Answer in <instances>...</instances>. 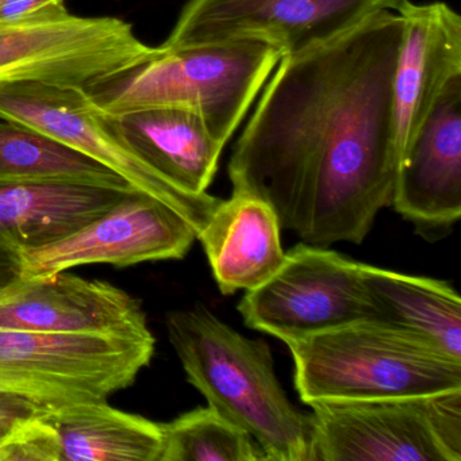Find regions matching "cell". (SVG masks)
<instances>
[{
	"label": "cell",
	"instance_id": "22",
	"mask_svg": "<svg viewBox=\"0 0 461 461\" xmlns=\"http://www.w3.org/2000/svg\"><path fill=\"white\" fill-rule=\"evenodd\" d=\"M42 411L18 420L0 439V461H60V438Z\"/></svg>",
	"mask_w": 461,
	"mask_h": 461
},
{
	"label": "cell",
	"instance_id": "8",
	"mask_svg": "<svg viewBox=\"0 0 461 461\" xmlns=\"http://www.w3.org/2000/svg\"><path fill=\"white\" fill-rule=\"evenodd\" d=\"M125 21L67 14L0 23V83L39 82L85 90L96 80L152 59Z\"/></svg>",
	"mask_w": 461,
	"mask_h": 461
},
{
	"label": "cell",
	"instance_id": "18",
	"mask_svg": "<svg viewBox=\"0 0 461 461\" xmlns=\"http://www.w3.org/2000/svg\"><path fill=\"white\" fill-rule=\"evenodd\" d=\"M375 320L461 361V299L447 282L361 263Z\"/></svg>",
	"mask_w": 461,
	"mask_h": 461
},
{
	"label": "cell",
	"instance_id": "10",
	"mask_svg": "<svg viewBox=\"0 0 461 461\" xmlns=\"http://www.w3.org/2000/svg\"><path fill=\"white\" fill-rule=\"evenodd\" d=\"M237 309L248 328L283 342L374 318L361 263L304 242L285 252L282 267L247 291Z\"/></svg>",
	"mask_w": 461,
	"mask_h": 461
},
{
	"label": "cell",
	"instance_id": "14",
	"mask_svg": "<svg viewBox=\"0 0 461 461\" xmlns=\"http://www.w3.org/2000/svg\"><path fill=\"white\" fill-rule=\"evenodd\" d=\"M403 41L393 83V129L398 158L438 101L461 75V18L447 5H414L399 10Z\"/></svg>",
	"mask_w": 461,
	"mask_h": 461
},
{
	"label": "cell",
	"instance_id": "13",
	"mask_svg": "<svg viewBox=\"0 0 461 461\" xmlns=\"http://www.w3.org/2000/svg\"><path fill=\"white\" fill-rule=\"evenodd\" d=\"M0 328L39 333L148 336L141 303L122 288L64 271L0 293Z\"/></svg>",
	"mask_w": 461,
	"mask_h": 461
},
{
	"label": "cell",
	"instance_id": "23",
	"mask_svg": "<svg viewBox=\"0 0 461 461\" xmlns=\"http://www.w3.org/2000/svg\"><path fill=\"white\" fill-rule=\"evenodd\" d=\"M64 0H5L0 4V23H20L67 14Z\"/></svg>",
	"mask_w": 461,
	"mask_h": 461
},
{
	"label": "cell",
	"instance_id": "5",
	"mask_svg": "<svg viewBox=\"0 0 461 461\" xmlns=\"http://www.w3.org/2000/svg\"><path fill=\"white\" fill-rule=\"evenodd\" d=\"M155 337L39 333L0 328V393L40 406L107 401L133 384L155 355Z\"/></svg>",
	"mask_w": 461,
	"mask_h": 461
},
{
	"label": "cell",
	"instance_id": "3",
	"mask_svg": "<svg viewBox=\"0 0 461 461\" xmlns=\"http://www.w3.org/2000/svg\"><path fill=\"white\" fill-rule=\"evenodd\" d=\"M282 55L252 40L167 50L85 88L104 114L152 106H183L202 115L214 139L228 144Z\"/></svg>",
	"mask_w": 461,
	"mask_h": 461
},
{
	"label": "cell",
	"instance_id": "6",
	"mask_svg": "<svg viewBox=\"0 0 461 461\" xmlns=\"http://www.w3.org/2000/svg\"><path fill=\"white\" fill-rule=\"evenodd\" d=\"M309 406L317 461L461 460V391Z\"/></svg>",
	"mask_w": 461,
	"mask_h": 461
},
{
	"label": "cell",
	"instance_id": "26",
	"mask_svg": "<svg viewBox=\"0 0 461 461\" xmlns=\"http://www.w3.org/2000/svg\"><path fill=\"white\" fill-rule=\"evenodd\" d=\"M5 0H0V4H4Z\"/></svg>",
	"mask_w": 461,
	"mask_h": 461
},
{
	"label": "cell",
	"instance_id": "7",
	"mask_svg": "<svg viewBox=\"0 0 461 461\" xmlns=\"http://www.w3.org/2000/svg\"><path fill=\"white\" fill-rule=\"evenodd\" d=\"M0 118L50 134L113 169L131 187L179 212L198 234L221 199L193 195L169 185L145 166L122 141L82 88L39 82L0 83Z\"/></svg>",
	"mask_w": 461,
	"mask_h": 461
},
{
	"label": "cell",
	"instance_id": "11",
	"mask_svg": "<svg viewBox=\"0 0 461 461\" xmlns=\"http://www.w3.org/2000/svg\"><path fill=\"white\" fill-rule=\"evenodd\" d=\"M195 241V229L179 212L134 191L69 236L23 249V277L50 276L87 264L125 268L145 261L180 260Z\"/></svg>",
	"mask_w": 461,
	"mask_h": 461
},
{
	"label": "cell",
	"instance_id": "12",
	"mask_svg": "<svg viewBox=\"0 0 461 461\" xmlns=\"http://www.w3.org/2000/svg\"><path fill=\"white\" fill-rule=\"evenodd\" d=\"M391 206L426 241L461 217V75L445 87L396 164Z\"/></svg>",
	"mask_w": 461,
	"mask_h": 461
},
{
	"label": "cell",
	"instance_id": "21",
	"mask_svg": "<svg viewBox=\"0 0 461 461\" xmlns=\"http://www.w3.org/2000/svg\"><path fill=\"white\" fill-rule=\"evenodd\" d=\"M160 461H266L258 442L218 414L212 407H198L161 423Z\"/></svg>",
	"mask_w": 461,
	"mask_h": 461
},
{
	"label": "cell",
	"instance_id": "2",
	"mask_svg": "<svg viewBox=\"0 0 461 461\" xmlns=\"http://www.w3.org/2000/svg\"><path fill=\"white\" fill-rule=\"evenodd\" d=\"M167 331L188 382L267 460L317 461L312 415L283 390L268 344L242 336L203 304L169 312Z\"/></svg>",
	"mask_w": 461,
	"mask_h": 461
},
{
	"label": "cell",
	"instance_id": "1",
	"mask_svg": "<svg viewBox=\"0 0 461 461\" xmlns=\"http://www.w3.org/2000/svg\"><path fill=\"white\" fill-rule=\"evenodd\" d=\"M403 34L399 13L380 12L280 59L237 140L233 191L268 202L282 229L304 244L360 245L391 206L393 83Z\"/></svg>",
	"mask_w": 461,
	"mask_h": 461
},
{
	"label": "cell",
	"instance_id": "9",
	"mask_svg": "<svg viewBox=\"0 0 461 461\" xmlns=\"http://www.w3.org/2000/svg\"><path fill=\"white\" fill-rule=\"evenodd\" d=\"M406 0H190L164 42L167 50L252 40L282 58L325 44Z\"/></svg>",
	"mask_w": 461,
	"mask_h": 461
},
{
	"label": "cell",
	"instance_id": "24",
	"mask_svg": "<svg viewBox=\"0 0 461 461\" xmlns=\"http://www.w3.org/2000/svg\"><path fill=\"white\" fill-rule=\"evenodd\" d=\"M45 407L12 393H0V439L23 418L40 414Z\"/></svg>",
	"mask_w": 461,
	"mask_h": 461
},
{
	"label": "cell",
	"instance_id": "19",
	"mask_svg": "<svg viewBox=\"0 0 461 461\" xmlns=\"http://www.w3.org/2000/svg\"><path fill=\"white\" fill-rule=\"evenodd\" d=\"M60 438V461H160L161 423L83 401L42 411Z\"/></svg>",
	"mask_w": 461,
	"mask_h": 461
},
{
	"label": "cell",
	"instance_id": "20",
	"mask_svg": "<svg viewBox=\"0 0 461 461\" xmlns=\"http://www.w3.org/2000/svg\"><path fill=\"white\" fill-rule=\"evenodd\" d=\"M0 180H68L134 188L113 169L50 134L2 118Z\"/></svg>",
	"mask_w": 461,
	"mask_h": 461
},
{
	"label": "cell",
	"instance_id": "15",
	"mask_svg": "<svg viewBox=\"0 0 461 461\" xmlns=\"http://www.w3.org/2000/svg\"><path fill=\"white\" fill-rule=\"evenodd\" d=\"M107 117L129 149L158 176L185 193L207 194L225 145L214 139L199 113L152 106Z\"/></svg>",
	"mask_w": 461,
	"mask_h": 461
},
{
	"label": "cell",
	"instance_id": "25",
	"mask_svg": "<svg viewBox=\"0 0 461 461\" xmlns=\"http://www.w3.org/2000/svg\"><path fill=\"white\" fill-rule=\"evenodd\" d=\"M23 277V249L0 236V293Z\"/></svg>",
	"mask_w": 461,
	"mask_h": 461
},
{
	"label": "cell",
	"instance_id": "4",
	"mask_svg": "<svg viewBox=\"0 0 461 461\" xmlns=\"http://www.w3.org/2000/svg\"><path fill=\"white\" fill-rule=\"evenodd\" d=\"M306 404L461 391V361L375 318L285 342Z\"/></svg>",
	"mask_w": 461,
	"mask_h": 461
},
{
	"label": "cell",
	"instance_id": "16",
	"mask_svg": "<svg viewBox=\"0 0 461 461\" xmlns=\"http://www.w3.org/2000/svg\"><path fill=\"white\" fill-rule=\"evenodd\" d=\"M280 231L276 212L264 199L239 191L221 199L196 241L223 295L253 290L282 267Z\"/></svg>",
	"mask_w": 461,
	"mask_h": 461
},
{
	"label": "cell",
	"instance_id": "17",
	"mask_svg": "<svg viewBox=\"0 0 461 461\" xmlns=\"http://www.w3.org/2000/svg\"><path fill=\"white\" fill-rule=\"evenodd\" d=\"M134 191L68 180H0V236L21 249L42 247L93 222Z\"/></svg>",
	"mask_w": 461,
	"mask_h": 461
}]
</instances>
